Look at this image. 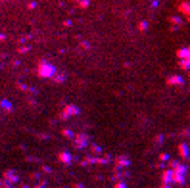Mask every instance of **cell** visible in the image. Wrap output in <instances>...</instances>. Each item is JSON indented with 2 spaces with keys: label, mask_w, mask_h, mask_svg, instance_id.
<instances>
[{
  "label": "cell",
  "mask_w": 190,
  "mask_h": 188,
  "mask_svg": "<svg viewBox=\"0 0 190 188\" xmlns=\"http://www.w3.org/2000/svg\"><path fill=\"white\" fill-rule=\"evenodd\" d=\"M169 83H177V85H179V83H181V77H171Z\"/></svg>",
  "instance_id": "1"
}]
</instances>
